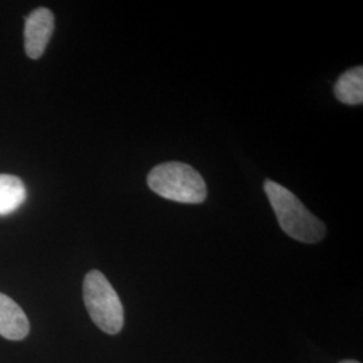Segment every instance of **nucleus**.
<instances>
[{
	"instance_id": "nucleus-3",
	"label": "nucleus",
	"mask_w": 363,
	"mask_h": 363,
	"mask_svg": "<svg viewBox=\"0 0 363 363\" xmlns=\"http://www.w3.org/2000/svg\"><path fill=\"white\" fill-rule=\"evenodd\" d=\"M84 303L91 320L106 334L115 335L123 330L124 308L121 300L100 271H91L84 279Z\"/></svg>"
},
{
	"instance_id": "nucleus-4",
	"label": "nucleus",
	"mask_w": 363,
	"mask_h": 363,
	"mask_svg": "<svg viewBox=\"0 0 363 363\" xmlns=\"http://www.w3.org/2000/svg\"><path fill=\"white\" fill-rule=\"evenodd\" d=\"M54 31V15L46 7H39L25 21V50L31 60H38Z\"/></svg>"
},
{
	"instance_id": "nucleus-7",
	"label": "nucleus",
	"mask_w": 363,
	"mask_h": 363,
	"mask_svg": "<svg viewBox=\"0 0 363 363\" xmlns=\"http://www.w3.org/2000/svg\"><path fill=\"white\" fill-rule=\"evenodd\" d=\"M26 199L25 183L15 175L0 174V216H9Z\"/></svg>"
},
{
	"instance_id": "nucleus-6",
	"label": "nucleus",
	"mask_w": 363,
	"mask_h": 363,
	"mask_svg": "<svg viewBox=\"0 0 363 363\" xmlns=\"http://www.w3.org/2000/svg\"><path fill=\"white\" fill-rule=\"evenodd\" d=\"M334 94L343 104L361 105L363 101V67L345 72L334 85Z\"/></svg>"
},
{
	"instance_id": "nucleus-8",
	"label": "nucleus",
	"mask_w": 363,
	"mask_h": 363,
	"mask_svg": "<svg viewBox=\"0 0 363 363\" xmlns=\"http://www.w3.org/2000/svg\"><path fill=\"white\" fill-rule=\"evenodd\" d=\"M339 363H361L358 362V361H352V359H347V361H342V362Z\"/></svg>"
},
{
	"instance_id": "nucleus-1",
	"label": "nucleus",
	"mask_w": 363,
	"mask_h": 363,
	"mask_svg": "<svg viewBox=\"0 0 363 363\" xmlns=\"http://www.w3.org/2000/svg\"><path fill=\"white\" fill-rule=\"evenodd\" d=\"M264 190L284 233L304 244H316L325 238V223L310 213L296 195L271 179L264 182Z\"/></svg>"
},
{
	"instance_id": "nucleus-5",
	"label": "nucleus",
	"mask_w": 363,
	"mask_h": 363,
	"mask_svg": "<svg viewBox=\"0 0 363 363\" xmlns=\"http://www.w3.org/2000/svg\"><path fill=\"white\" fill-rule=\"evenodd\" d=\"M30 323L25 311L4 294H0V335L9 340L27 337Z\"/></svg>"
},
{
	"instance_id": "nucleus-2",
	"label": "nucleus",
	"mask_w": 363,
	"mask_h": 363,
	"mask_svg": "<svg viewBox=\"0 0 363 363\" xmlns=\"http://www.w3.org/2000/svg\"><path fill=\"white\" fill-rule=\"evenodd\" d=\"M147 184L159 196L181 203H202L208 196V187L202 175L181 162L156 166L148 174Z\"/></svg>"
}]
</instances>
